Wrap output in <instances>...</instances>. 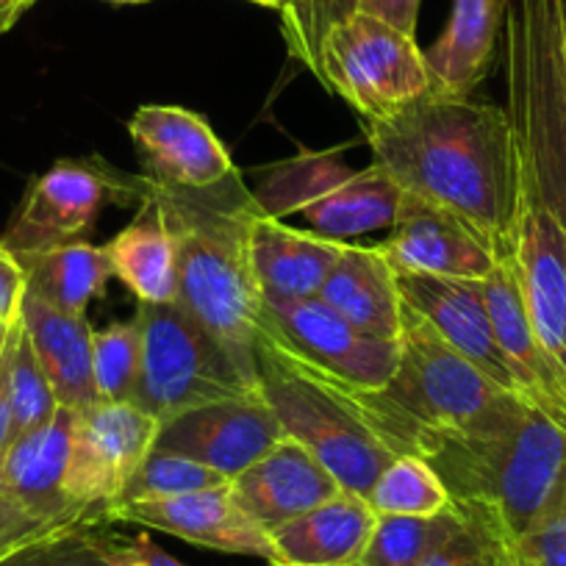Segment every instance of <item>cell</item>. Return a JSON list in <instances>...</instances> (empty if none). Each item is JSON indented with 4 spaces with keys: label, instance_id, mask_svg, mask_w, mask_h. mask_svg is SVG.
<instances>
[{
    "label": "cell",
    "instance_id": "1",
    "mask_svg": "<svg viewBox=\"0 0 566 566\" xmlns=\"http://www.w3.org/2000/svg\"><path fill=\"white\" fill-rule=\"evenodd\" d=\"M564 0H509L500 53L514 145L509 259L544 345L566 364Z\"/></svg>",
    "mask_w": 566,
    "mask_h": 566
},
{
    "label": "cell",
    "instance_id": "45",
    "mask_svg": "<svg viewBox=\"0 0 566 566\" xmlns=\"http://www.w3.org/2000/svg\"><path fill=\"white\" fill-rule=\"evenodd\" d=\"M560 23H564V53H566V0H564V7H560Z\"/></svg>",
    "mask_w": 566,
    "mask_h": 566
},
{
    "label": "cell",
    "instance_id": "14",
    "mask_svg": "<svg viewBox=\"0 0 566 566\" xmlns=\"http://www.w3.org/2000/svg\"><path fill=\"white\" fill-rule=\"evenodd\" d=\"M483 295L516 395L566 431V364L538 336L509 255L483 281Z\"/></svg>",
    "mask_w": 566,
    "mask_h": 566
},
{
    "label": "cell",
    "instance_id": "6",
    "mask_svg": "<svg viewBox=\"0 0 566 566\" xmlns=\"http://www.w3.org/2000/svg\"><path fill=\"white\" fill-rule=\"evenodd\" d=\"M400 356L395 375L380 386L386 400L417 422L437 453L448 439L470 433L494 417L511 391L500 389L461 353H455L431 325L402 303Z\"/></svg>",
    "mask_w": 566,
    "mask_h": 566
},
{
    "label": "cell",
    "instance_id": "10",
    "mask_svg": "<svg viewBox=\"0 0 566 566\" xmlns=\"http://www.w3.org/2000/svg\"><path fill=\"white\" fill-rule=\"evenodd\" d=\"M159 419L134 402H95L75 411L64 492L73 505L103 514L119 500L159 437Z\"/></svg>",
    "mask_w": 566,
    "mask_h": 566
},
{
    "label": "cell",
    "instance_id": "42",
    "mask_svg": "<svg viewBox=\"0 0 566 566\" xmlns=\"http://www.w3.org/2000/svg\"><path fill=\"white\" fill-rule=\"evenodd\" d=\"M9 334H12V325H0V358H3V350H7Z\"/></svg>",
    "mask_w": 566,
    "mask_h": 566
},
{
    "label": "cell",
    "instance_id": "41",
    "mask_svg": "<svg viewBox=\"0 0 566 566\" xmlns=\"http://www.w3.org/2000/svg\"><path fill=\"white\" fill-rule=\"evenodd\" d=\"M36 3H40V0H0V34L12 31L14 25L20 23V18H23L31 7H36Z\"/></svg>",
    "mask_w": 566,
    "mask_h": 566
},
{
    "label": "cell",
    "instance_id": "22",
    "mask_svg": "<svg viewBox=\"0 0 566 566\" xmlns=\"http://www.w3.org/2000/svg\"><path fill=\"white\" fill-rule=\"evenodd\" d=\"M378 514L361 494L342 489L336 497L297 520L270 531L272 566H353L361 564Z\"/></svg>",
    "mask_w": 566,
    "mask_h": 566
},
{
    "label": "cell",
    "instance_id": "5",
    "mask_svg": "<svg viewBox=\"0 0 566 566\" xmlns=\"http://www.w3.org/2000/svg\"><path fill=\"white\" fill-rule=\"evenodd\" d=\"M136 319L142 325V369L130 402L159 422L217 400L261 395L259 373L178 303H139Z\"/></svg>",
    "mask_w": 566,
    "mask_h": 566
},
{
    "label": "cell",
    "instance_id": "33",
    "mask_svg": "<svg viewBox=\"0 0 566 566\" xmlns=\"http://www.w3.org/2000/svg\"><path fill=\"white\" fill-rule=\"evenodd\" d=\"M9 400H12L14 439L45 424L59 411L53 386L42 373L23 319L12 325V339H9Z\"/></svg>",
    "mask_w": 566,
    "mask_h": 566
},
{
    "label": "cell",
    "instance_id": "39",
    "mask_svg": "<svg viewBox=\"0 0 566 566\" xmlns=\"http://www.w3.org/2000/svg\"><path fill=\"white\" fill-rule=\"evenodd\" d=\"M12 339V334H9ZM14 442V419H12V400H9V342L3 358H0V455L7 453L9 444Z\"/></svg>",
    "mask_w": 566,
    "mask_h": 566
},
{
    "label": "cell",
    "instance_id": "11",
    "mask_svg": "<svg viewBox=\"0 0 566 566\" xmlns=\"http://www.w3.org/2000/svg\"><path fill=\"white\" fill-rule=\"evenodd\" d=\"M117 195L139 200V178H123L92 161H56L25 192L0 244L14 255L84 242L97 214Z\"/></svg>",
    "mask_w": 566,
    "mask_h": 566
},
{
    "label": "cell",
    "instance_id": "15",
    "mask_svg": "<svg viewBox=\"0 0 566 566\" xmlns=\"http://www.w3.org/2000/svg\"><path fill=\"white\" fill-rule=\"evenodd\" d=\"M103 516L108 522H125V525L170 533V536L198 544V547L217 549V553L253 555L270 566L275 564L270 533L239 505L231 492V483L172 500L112 505Z\"/></svg>",
    "mask_w": 566,
    "mask_h": 566
},
{
    "label": "cell",
    "instance_id": "43",
    "mask_svg": "<svg viewBox=\"0 0 566 566\" xmlns=\"http://www.w3.org/2000/svg\"><path fill=\"white\" fill-rule=\"evenodd\" d=\"M106 3H119V7H139V3H150V0H106Z\"/></svg>",
    "mask_w": 566,
    "mask_h": 566
},
{
    "label": "cell",
    "instance_id": "4",
    "mask_svg": "<svg viewBox=\"0 0 566 566\" xmlns=\"http://www.w3.org/2000/svg\"><path fill=\"white\" fill-rule=\"evenodd\" d=\"M431 464L450 497L492 509L514 538L566 497V431L520 395L481 428L448 439Z\"/></svg>",
    "mask_w": 566,
    "mask_h": 566
},
{
    "label": "cell",
    "instance_id": "37",
    "mask_svg": "<svg viewBox=\"0 0 566 566\" xmlns=\"http://www.w3.org/2000/svg\"><path fill=\"white\" fill-rule=\"evenodd\" d=\"M25 272L18 255L0 244V325H14L23 312Z\"/></svg>",
    "mask_w": 566,
    "mask_h": 566
},
{
    "label": "cell",
    "instance_id": "25",
    "mask_svg": "<svg viewBox=\"0 0 566 566\" xmlns=\"http://www.w3.org/2000/svg\"><path fill=\"white\" fill-rule=\"evenodd\" d=\"M114 277L128 286L139 303L170 306L178 301V250L165 209L139 178V211L134 222L106 244Z\"/></svg>",
    "mask_w": 566,
    "mask_h": 566
},
{
    "label": "cell",
    "instance_id": "27",
    "mask_svg": "<svg viewBox=\"0 0 566 566\" xmlns=\"http://www.w3.org/2000/svg\"><path fill=\"white\" fill-rule=\"evenodd\" d=\"M25 272V295L67 314H86L90 303L106 292L112 264L103 248L70 242L40 253L18 255Z\"/></svg>",
    "mask_w": 566,
    "mask_h": 566
},
{
    "label": "cell",
    "instance_id": "35",
    "mask_svg": "<svg viewBox=\"0 0 566 566\" xmlns=\"http://www.w3.org/2000/svg\"><path fill=\"white\" fill-rule=\"evenodd\" d=\"M516 555L522 566H566V497L516 538Z\"/></svg>",
    "mask_w": 566,
    "mask_h": 566
},
{
    "label": "cell",
    "instance_id": "7",
    "mask_svg": "<svg viewBox=\"0 0 566 566\" xmlns=\"http://www.w3.org/2000/svg\"><path fill=\"white\" fill-rule=\"evenodd\" d=\"M253 195L270 217H301L314 233L339 242L391 228L402 203L384 167L373 161L356 170L331 150H303L270 167Z\"/></svg>",
    "mask_w": 566,
    "mask_h": 566
},
{
    "label": "cell",
    "instance_id": "21",
    "mask_svg": "<svg viewBox=\"0 0 566 566\" xmlns=\"http://www.w3.org/2000/svg\"><path fill=\"white\" fill-rule=\"evenodd\" d=\"M345 242L286 226L264 209L250 228V261L261 301L317 297Z\"/></svg>",
    "mask_w": 566,
    "mask_h": 566
},
{
    "label": "cell",
    "instance_id": "29",
    "mask_svg": "<svg viewBox=\"0 0 566 566\" xmlns=\"http://www.w3.org/2000/svg\"><path fill=\"white\" fill-rule=\"evenodd\" d=\"M461 511L450 503L433 516H378L361 555L364 566H424L459 527Z\"/></svg>",
    "mask_w": 566,
    "mask_h": 566
},
{
    "label": "cell",
    "instance_id": "26",
    "mask_svg": "<svg viewBox=\"0 0 566 566\" xmlns=\"http://www.w3.org/2000/svg\"><path fill=\"white\" fill-rule=\"evenodd\" d=\"M509 0H453L444 34L424 51L433 92L470 97L492 70Z\"/></svg>",
    "mask_w": 566,
    "mask_h": 566
},
{
    "label": "cell",
    "instance_id": "23",
    "mask_svg": "<svg viewBox=\"0 0 566 566\" xmlns=\"http://www.w3.org/2000/svg\"><path fill=\"white\" fill-rule=\"evenodd\" d=\"M317 297L364 334L389 342L400 336V286L395 266L380 244L345 242V250Z\"/></svg>",
    "mask_w": 566,
    "mask_h": 566
},
{
    "label": "cell",
    "instance_id": "16",
    "mask_svg": "<svg viewBox=\"0 0 566 566\" xmlns=\"http://www.w3.org/2000/svg\"><path fill=\"white\" fill-rule=\"evenodd\" d=\"M145 178L167 187L203 189L237 170L220 136L181 106H139L128 119Z\"/></svg>",
    "mask_w": 566,
    "mask_h": 566
},
{
    "label": "cell",
    "instance_id": "20",
    "mask_svg": "<svg viewBox=\"0 0 566 566\" xmlns=\"http://www.w3.org/2000/svg\"><path fill=\"white\" fill-rule=\"evenodd\" d=\"M233 497L266 533L328 503L342 492L328 467L319 464L301 442L283 437L255 464L231 481Z\"/></svg>",
    "mask_w": 566,
    "mask_h": 566
},
{
    "label": "cell",
    "instance_id": "44",
    "mask_svg": "<svg viewBox=\"0 0 566 566\" xmlns=\"http://www.w3.org/2000/svg\"><path fill=\"white\" fill-rule=\"evenodd\" d=\"M253 3H259V7H266V9H281L283 0H253Z\"/></svg>",
    "mask_w": 566,
    "mask_h": 566
},
{
    "label": "cell",
    "instance_id": "40",
    "mask_svg": "<svg viewBox=\"0 0 566 566\" xmlns=\"http://www.w3.org/2000/svg\"><path fill=\"white\" fill-rule=\"evenodd\" d=\"M130 566H187L159 547L148 533L130 536Z\"/></svg>",
    "mask_w": 566,
    "mask_h": 566
},
{
    "label": "cell",
    "instance_id": "17",
    "mask_svg": "<svg viewBox=\"0 0 566 566\" xmlns=\"http://www.w3.org/2000/svg\"><path fill=\"white\" fill-rule=\"evenodd\" d=\"M400 297L411 312L431 325L455 353L481 369L492 384L516 395L514 378L500 350L497 331L489 314L483 281L397 272Z\"/></svg>",
    "mask_w": 566,
    "mask_h": 566
},
{
    "label": "cell",
    "instance_id": "8",
    "mask_svg": "<svg viewBox=\"0 0 566 566\" xmlns=\"http://www.w3.org/2000/svg\"><path fill=\"white\" fill-rule=\"evenodd\" d=\"M314 75L361 119L389 117L433 92L417 36L364 12L345 14L325 31Z\"/></svg>",
    "mask_w": 566,
    "mask_h": 566
},
{
    "label": "cell",
    "instance_id": "46",
    "mask_svg": "<svg viewBox=\"0 0 566 566\" xmlns=\"http://www.w3.org/2000/svg\"><path fill=\"white\" fill-rule=\"evenodd\" d=\"M353 566H364V564H353Z\"/></svg>",
    "mask_w": 566,
    "mask_h": 566
},
{
    "label": "cell",
    "instance_id": "36",
    "mask_svg": "<svg viewBox=\"0 0 566 566\" xmlns=\"http://www.w3.org/2000/svg\"><path fill=\"white\" fill-rule=\"evenodd\" d=\"M56 527L62 525L36 520L29 511L20 509L18 503H12V500L0 494V558L12 553V549H18L20 544L31 542V538L42 536L48 531H56Z\"/></svg>",
    "mask_w": 566,
    "mask_h": 566
},
{
    "label": "cell",
    "instance_id": "31",
    "mask_svg": "<svg viewBox=\"0 0 566 566\" xmlns=\"http://www.w3.org/2000/svg\"><path fill=\"white\" fill-rule=\"evenodd\" d=\"M461 522L424 566H522L516 538L492 509L481 503H461Z\"/></svg>",
    "mask_w": 566,
    "mask_h": 566
},
{
    "label": "cell",
    "instance_id": "3",
    "mask_svg": "<svg viewBox=\"0 0 566 566\" xmlns=\"http://www.w3.org/2000/svg\"><path fill=\"white\" fill-rule=\"evenodd\" d=\"M145 187L161 203L176 237V303L259 373L261 295L250 261V228L261 211L255 195L239 170L203 189L167 187L150 178Z\"/></svg>",
    "mask_w": 566,
    "mask_h": 566
},
{
    "label": "cell",
    "instance_id": "13",
    "mask_svg": "<svg viewBox=\"0 0 566 566\" xmlns=\"http://www.w3.org/2000/svg\"><path fill=\"white\" fill-rule=\"evenodd\" d=\"M286 437L264 395L217 400L189 408L159 424L156 450L187 455L228 481L248 470Z\"/></svg>",
    "mask_w": 566,
    "mask_h": 566
},
{
    "label": "cell",
    "instance_id": "34",
    "mask_svg": "<svg viewBox=\"0 0 566 566\" xmlns=\"http://www.w3.org/2000/svg\"><path fill=\"white\" fill-rule=\"evenodd\" d=\"M95 389L103 402H130L142 369V325L139 319L112 323L92 336Z\"/></svg>",
    "mask_w": 566,
    "mask_h": 566
},
{
    "label": "cell",
    "instance_id": "9",
    "mask_svg": "<svg viewBox=\"0 0 566 566\" xmlns=\"http://www.w3.org/2000/svg\"><path fill=\"white\" fill-rule=\"evenodd\" d=\"M255 367L261 395L275 411L286 437L301 442L319 464L328 467L345 492L364 497L397 453L261 342L255 345Z\"/></svg>",
    "mask_w": 566,
    "mask_h": 566
},
{
    "label": "cell",
    "instance_id": "19",
    "mask_svg": "<svg viewBox=\"0 0 566 566\" xmlns=\"http://www.w3.org/2000/svg\"><path fill=\"white\" fill-rule=\"evenodd\" d=\"M73 422V408L59 406V411L45 424L14 439L7 453L0 455V494L36 520L53 522V525L103 516L73 505V500L64 492Z\"/></svg>",
    "mask_w": 566,
    "mask_h": 566
},
{
    "label": "cell",
    "instance_id": "28",
    "mask_svg": "<svg viewBox=\"0 0 566 566\" xmlns=\"http://www.w3.org/2000/svg\"><path fill=\"white\" fill-rule=\"evenodd\" d=\"M128 544L106 516H86L20 544L0 566H130Z\"/></svg>",
    "mask_w": 566,
    "mask_h": 566
},
{
    "label": "cell",
    "instance_id": "24",
    "mask_svg": "<svg viewBox=\"0 0 566 566\" xmlns=\"http://www.w3.org/2000/svg\"><path fill=\"white\" fill-rule=\"evenodd\" d=\"M23 328L29 334L31 347L42 364L56 395L59 406L90 408L101 402L95 389V364H92V336L95 328L86 314H67L36 297H23Z\"/></svg>",
    "mask_w": 566,
    "mask_h": 566
},
{
    "label": "cell",
    "instance_id": "32",
    "mask_svg": "<svg viewBox=\"0 0 566 566\" xmlns=\"http://www.w3.org/2000/svg\"><path fill=\"white\" fill-rule=\"evenodd\" d=\"M228 481L222 472L200 464V461L187 459V455L167 453V450H150V455L142 461L139 470L134 472L130 483L114 505L130 503H154V500H172L184 494L206 492V489L226 486ZM112 509V505H108ZM106 514V511H103Z\"/></svg>",
    "mask_w": 566,
    "mask_h": 566
},
{
    "label": "cell",
    "instance_id": "30",
    "mask_svg": "<svg viewBox=\"0 0 566 566\" xmlns=\"http://www.w3.org/2000/svg\"><path fill=\"white\" fill-rule=\"evenodd\" d=\"M364 500L378 516H433L453 503L431 461L419 455H397Z\"/></svg>",
    "mask_w": 566,
    "mask_h": 566
},
{
    "label": "cell",
    "instance_id": "18",
    "mask_svg": "<svg viewBox=\"0 0 566 566\" xmlns=\"http://www.w3.org/2000/svg\"><path fill=\"white\" fill-rule=\"evenodd\" d=\"M380 248L395 272L408 275L486 281L500 261L459 217L413 195H402L395 226Z\"/></svg>",
    "mask_w": 566,
    "mask_h": 566
},
{
    "label": "cell",
    "instance_id": "38",
    "mask_svg": "<svg viewBox=\"0 0 566 566\" xmlns=\"http://www.w3.org/2000/svg\"><path fill=\"white\" fill-rule=\"evenodd\" d=\"M422 0H356V12L386 20L395 29L417 36V18Z\"/></svg>",
    "mask_w": 566,
    "mask_h": 566
},
{
    "label": "cell",
    "instance_id": "12",
    "mask_svg": "<svg viewBox=\"0 0 566 566\" xmlns=\"http://www.w3.org/2000/svg\"><path fill=\"white\" fill-rule=\"evenodd\" d=\"M259 328L312 367L367 389L389 384L400 356V342L364 334L323 297L261 301Z\"/></svg>",
    "mask_w": 566,
    "mask_h": 566
},
{
    "label": "cell",
    "instance_id": "2",
    "mask_svg": "<svg viewBox=\"0 0 566 566\" xmlns=\"http://www.w3.org/2000/svg\"><path fill=\"white\" fill-rule=\"evenodd\" d=\"M373 161L400 187L459 217L509 255L514 228V145L505 108L428 92L400 112L364 119Z\"/></svg>",
    "mask_w": 566,
    "mask_h": 566
}]
</instances>
